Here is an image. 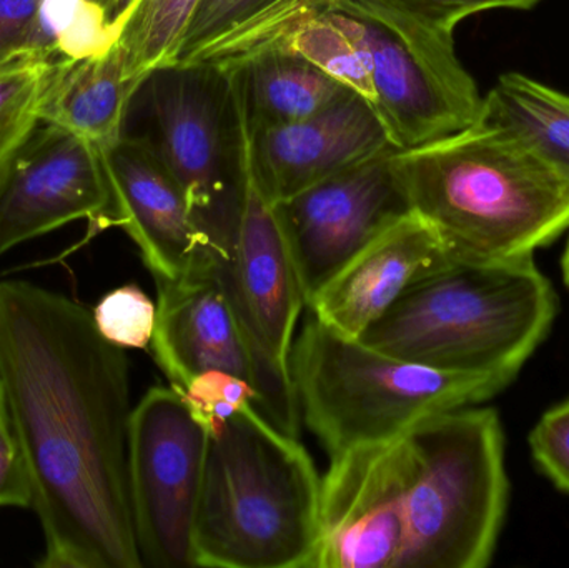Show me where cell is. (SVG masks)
<instances>
[{"label": "cell", "mask_w": 569, "mask_h": 568, "mask_svg": "<svg viewBox=\"0 0 569 568\" xmlns=\"http://www.w3.org/2000/svg\"><path fill=\"white\" fill-rule=\"evenodd\" d=\"M279 2L282 0H200L177 62H199L210 50L252 26Z\"/></svg>", "instance_id": "obj_22"}, {"label": "cell", "mask_w": 569, "mask_h": 568, "mask_svg": "<svg viewBox=\"0 0 569 568\" xmlns=\"http://www.w3.org/2000/svg\"><path fill=\"white\" fill-rule=\"evenodd\" d=\"M200 0H137L120 30L127 77L140 82L147 73L179 59L183 37Z\"/></svg>", "instance_id": "obj_20"}, {"label": "cell", "mask_w": 569, "mask_h": 568, "mask_svg": "<svg viewBox=\"0 0 569 568\" xmlns=\"http://www.w3.org/2000/svg\"><path fill=\"white\" fill-rule=\"evenodd\" d=\"M157 322L153 357L177 393L207 370H223L247 380L257 393V410L291 437L300 432V406L291 373L280 370L257 346L237 313L212 266L182 279L153 277Z\"/></svg>", "instance_id": "obj_9"}, {"label": "cell", "mask_w": 569, "mask_h": 568, "mask_svg": "<svg viewBox=\"0 0 569 568\" xmlns=\"http://www.w3.org/2000/svg\"><path fill=\"white\" fill-rule=\"evenodd\" d=\"M39 0H0V66L23 56Z\"/></svg>", "instance_id": "obj_30"}, {"label": "cell", "mask_w": 569, "mask_h": 568, "mask_svg": "<svg viewBox=\"0 0 569 568\" xmlns=\"http://www.w3.org/2000/svg\"><path fill=\"white\" fill-rule=\"evenodd\" d=\"M123 350L76 300L27 280L0 282V386L46 539L40 568L143 567Z\"/></svg>", "instance_id": "obj_1"}, {"label": "cell", "mask_w": 569, "mask_h": 568, "mask_svg": "<svg viewBox=\"0 0 569 568\" xmlns=\"http://www.w3.org/2000/svg\"><path fill=\"white\" fill-rule=\"evenodd\" d=\"M320 510L321 479L310 454L249 403L209 439L196 567L311 568Z\"/></svg>", "instance_id": "obj_5"}, {"label": "cell", "mask_w": 569, "mask_h": 568, "mask_svg": "<svg viewBox=\"0 0 569 568\" xmlns=\"http://www.w3.org/2000/svg\"><path fill=\"white\" fill-rule=\"evenodd\" d=\"M385 150L279 203L305 307L365 247L411 212Z\"/></svg>", "instance_id": "obj_12"}, {"label": "cell", "mask_w": 569, "mask_h": 568, "mask_svg": "<svg viewBox=\"0 0 569 568\" xmlns=\"http://www.w3.org/2000/svg\"><path fill=\"white\" fill-rule=\"evenodd\" d=\"M510 480L497 410L428 417L331 459L311 568H485Z\"/></svg>", "instance_id": "obj_2"}, {"label": "cell", "mask_w": 569, "mask_h": 568, "mask_svg": "<svg viewBox=\"0 0 569 568\" xmlns=\"http://www.w3.org/2000/svg\"><path fill=\"white\" fill-rule=\"evenodd\" d=\"M370 53L373 109L395 149L421 146L477 122L483 96L455 49L435 29L377 0H335Z\"/></svg>", "instance_id": "obj_8"}, {"label": "cell", "mask_w": 569, "mask_h": 568, "mask_svg": "<svg viewBox=\"0 0 569 568\" xmlns=\"http://www.w3.org/2000/svg\"><path fill=\"white\" fill-rule=\"evenodd\" d=\"M388 149L383 122L357 92L298 122L250 130L253 172L277 203Z\"/></svg>", "instance_id": "obj_15"}, {"label": "cell", "mask_w": 569, "mask_h": 568, "mask_svg": "<svg viewBox=\"0 0 569 568\" xmlns=\"http://www.w3.org/2000/svg\"><path fill=\"white\" fill-rule=\"evenodd\" d=\"M557 309L553 286L533 256L451 260L411 286L358 340L408 362L481 373L508 387L547 339Z\"/></svg>", "instance_id": "obj_4"}, {"label": "cell", "mask_w": 569, "mask_h": 568, "mask_svg": "<svg viewBox=\"0 0 569 568\" xmlns=\"http://www.w3.org/2000/svg\"><path fill=\"white\" fill-rule=\"evenodd\" d=\"M100 153L112 192L113 227L129 233L153 277L182 279L216 262L222 250L146 142L122 136Z\"/></svg>", "instance_id": "obj_14"}, {"label": "cell", "mask_w": 569, "mask_h": 568, "mask_svg": "<svg viewBox=\"0 0 569 568\" xmlns=\"http://www.w3.org/2000/svg\"><path fill=\"white\" fill-rule=\"evenodd\" d=\"M87 240L113 227L112 192L92 143L42 122L0 172V257L73 220Z\"/></svg>", "instance_id": "obj_13"}, {"label": "cell", "mask_w": 569, "mask_h": 568, "mask_svg": "<svg viewBox=\"0 0 569 568\" xmlns=\"http://www.w3.org/2000/svg\"><path fill=\"white\" fill-rule=\"evenodd\" d=\"M120 29L110 22L106 9L96 0H86L73 22L59 37L56 59L82 60L102 56L119 42Z\"/></svg>", "instance_id": "obj_26"}, {"label": "cell", "mask_w": 569, "mask_h": 568, "mask_svg": "<svg viewBox=\"0 0 569 568\" xmlns=\"http://www.w3.org/2000/svg\"><path fill=\"white\" fill-rule=\"evenodd\" d=\"M57 59L20 56L0 66V172L42 123V102Z\"/></svg>", "instance_id": "obj_21"}, {"label": "cell", "mask_w": 569, "mask_h": 568, "mask_svg": "<svg viewBox=\"0 0 569 568\" xmlns=\"http://www.w3.org/2000/svg\"><path fill=\"white\" fill-rule=\"evenodd\" d=\"M210 434L169 387L132 410L129 484L143 567H196L193 527Z\"/></svg>", "instance_id": "obj_10"}, {"label": "cell", "mask_w": 569, "mask_h": 568, "mask_svg": "<svg viewBox=\"0 0 569 568\" xmlns=\"http://www.w3.org/2000/svg\"><path fill=\"white\" fill-rule=\"evenodd\" d=\"M561 267H563L565 283H567V286L569 287V240L567 250H565L563 263H561Z\"/></svg>", "instance_id": "obj_33"}, {"label": "cell", "mask_w": 569, "mask_h": 568, "mask_svg": "<svg viewBox=\"0 0 569 568\" xmlns=\"http://www.w3.org/2000/svg\"><path fill=\"white\" fill-rule=\"evenodd\" d=\"M192 416L206 427L207 432H219L230 417L243 407L257 406V393L247 380L223 370H207L190 380L179 393Z\"/></svg>", "instance_id": "obj_24"}, {"label": "cell", "mask_w": 569, "mask_h": 568, "mask_svg": "<svg viewBox=\"0 0 569 568\" xmlns=\"http://www.w3.org/2000/svg\"><path fill=\"white\" fill-rule=\"evenodd\" d=\"M127 120L182 187L190 207L220 250L236 216L243 119L236 77L226 63H170L133 90Z\"/></svg>", "instance_id": "obj_7"}, {"label": "cell", "mask_w": 569, "mask_h": 568, "mask_svg": "<svg viewBox=\"0 0 569 568\" xmlns=\"http://www.w3.org/2000/svg\"><path fill=\"white\" fill-rule=\"evenodd\" d=\"M103 339L120 349H147L157 322V303L136 283L106 293L93 309Z\"/></svg>", "instance_id": "obj_23"}, {"label": "cell", "mask_w": 569, "mask_h": 568, "mask_svg": "<svg viewBox=\"0 0 569 568\" xmlns=\"http://www.w3.org/2000/svg\"><path fill=\"white\" fill-rule=\"evenodd\" d=\"M390 166L453 260L535 256L569 229V180L501 127L477 120L393 150Z\"/></svg>", "instance_id": "obj_3"}, {"label": "cell", "mask_w": 569, "mask_h": 568, "mask_svg": "<svg viewBox=\"0 0 569 568\" xmlns=\"http://www.w3.org/2000/svg\"><path fill=\"white\" fill-rule=\"evenodd\" d=\"M139 82L127 77L119 42L102 56L56 60L42 102V122L60 127L103 152L123 136Z\"/></svg>", "instance_id": "obj_17"}, {"label": "cell", "mask_w": 569, "mask_h": 568, "mask_svg": "<svg viewBox=\"0 0 569 568\" xmlns=\"http://www.w3.org/2000/svg\"><path fill=\"white\" fill-rule=\"evenodd\" d=\"M226 63L236 77L250 130L298 122L353 92L300 53L260 47Z\"/></svg>", "instance_id": "obj_18"}, {"label": "cell", "mask_w": 569, "mask_h": 568, "mask_svg": "<svg viewBox=\"0 0 569 568\" xmlns=\"http://www.w3.org/2000/svg\"><path fill=\"white\" fill-rule=\"evenodd\" d=\"M451 260L433 227L411 210L351 259L308 310L335 332L360 339L411 286Z\"/></svg>", "instance_id": "obj_16"}, {"label": "cell", "mask_w": 569, "mask_h": 568, "mask_svg": "<svg viewBox=\"0 0 569 568\" xmlns=\"http://www.w3.org/2000/svg\"><path fill=\"white\" fill-rule=\"evenodd\" d=\"M242 119L239 200L226 256L219 253V276L247 332L280 370L291 373L293 333L305 300L279 203L263 192L253 172L243 107Z\"/></svg>", "instance_id": "obj_11"}, {"label": "cell", "mask_w": 569, "mask_h": 568, "mask_svg": "<svg viewBox=\"0 0 569 568\" xmlns=\"http://www.w3.org/2000/svg\"><path fill=\"white\" fill-rule=\"evenodd\" d=\"M478 120L510 130L569 180V96L508 72L483 97Z\"/></svg>", "instance_id": "obj_19"}, {"label": "cell", "mask_w": 569, "mask_h": 568, "mask_svg": "<svg viewBox=\"0 0 569 568\" xmlns=\"http://www.w3.org/2000/svg\"><path fill=\"white\" fill-rule=\"evenodd\" d=\"M3 396V392H2V386H0V397Z\"/></svg>", "instance_id": "obj_34"}, {"label": "cell", "mask_w": 569, "mask_h": 568, "mask_svg": "<svg viewBox=\"0 0 569 568\" xmlns=\"http://www.w3.org/2000/svg\"><path fill=\"white\" fill-rule=\"evenodd\" d=\"M86 0H39L23 56L56 59L59 37L73 22Z\"/></svg>", "instance_id": "obj_29"}, {"label": "cell", "mask_w": 569, "mask_h": 568, "mask_svg": "<svg viewBox=\"0 0 569 568\" xmlns=\"http://www.w3.org/2000/svg\"><path fill=\"white\" fill-rule=\"evenodd\" d=\"M540 0H501V7L505 9H531Z\"/></svg>", "instance_id": "obj_32"}, {"label": "cell", "mask_w": 569, "mask_h": 568, "mask_svg": "<svg viewBox=\"0 0 569 568\" xmlns=\"http://www.w3.org/2000/svg\"><path fill=\"white\" fill-rule=\"evenodd\" d=\"M435 29L455 33L458 23L475 13L498 9L501 0H377Z\"/></svg>", "instance_id": "obj_28"}, {"label": "cell", "mask_w": 569, "mask_h": 568, "mask_svg": "<svg viewBox=\"0 0 569 568\" xmlns=\"http://www.w3.org/2000/svg\"><path fill=\"white\" fill-rule=\"evenodd\" d=\"M0 507H32V482L3 396L0 397Z\"/></svg>", "instance_id": "obj_27"}, {"label": "cell", "mask_w": 569, "mask_h": 568, "mask_svg": "<svg viewBox=\"0 0 569 568\" xmlns=\"http://www.w3.org/2000/svg\"><path fill=\"white\" fill-rule=\"evenodd\" d=\"M290 372L301 420L330 459L393 439L428 417L478 406L505 389L495 377L388 356L311 313L293 342Z\"/></svg>", "instance_id": "obj_6"}, {"label": "cell", "mask_w": 569, "mask_h": 568, "mask_svg": "<svg viewBox=\"0 0 569 568\" xmlns=\"http://www.w3.org/2000/svg\"><path fill=\"white\" fill-rule=\"evenodd\" d=\"M99 2L106 9L110 22L122 30L123 22H126L127 16H129L130 9L137 0H99Z\"/></svg>", "instance_id": "obj_31"}, {"label": "cell", "mask_w": 569, "mask_h": 568, "mask_svg": "<svg viewBox=\"0 0 569 568\" xmlns=\"http://www.w3.org/2000/svg\"><path fill=\"white\" fill-rule=\"evenodd\" d=\"M528 440L541 472L569 494V399L545 412Z\"/></svg>", "instance_id": "obj_25"}]
</instances>
